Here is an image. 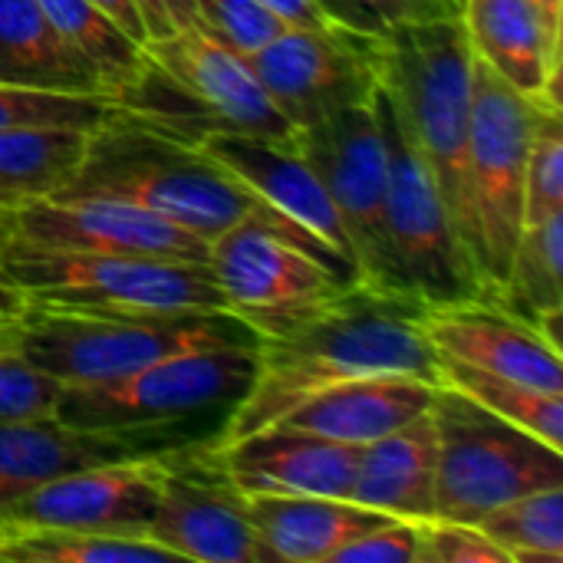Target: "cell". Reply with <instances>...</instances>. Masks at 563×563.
<instances>
[{
	"mask_svg": "<svg viewBox=\"0 0 563 563\" xmlns=\"http://www.w3.org/2000/svg\"><path fill=\"white\" fill-rule=\"evenodd\" d=\"M511 563L563 561V485L511 498L475 521Z\"/></svg>",
	"mask_w": 563,
	"mask_h": 563,
	"instance_id": "obj_31",
	"label": "cell"
},
{
	"mask_svg": "<svg viewBox=\"0 0 563 563\" xmlns=\"http://www.w3.org/2000/svg\"><path fill=\"white\" fill-rule=\"evenodd\" d=\"M439 383L402 373L356 376L320 389L277 426L313 432L346 445H369L432 409Z\"/></svg>",
	"mask_w": 563,
	"mask_h": 563,
	"instance_id": "obj_22",
	"label": "cell"
},
{
	"mask_svg": "<svg viewBox=\"0 0 563 563\" xmlns=\"http://www.w3.org/2000/svg\"><path fill=\"white\" fill-rule=\"evenodd\" d=\"M145 56L218 125L267 139H294L290 122L267 99L247 56L214 36L201 20L148 40Z\"/></svg>",
	"mask_w": 563,
	"mask_h": 563,
	"instance_id": "obj_16",
	"label": "cell"
},
{
	"mask_svg": "<svg viewBox=\"0 0 563 563\" xmlns=\"http://www.w3.org/2000/svg\"><path fill=\"white\" fill-rule=\"evenodd\" d=\"M563 211L538 224H525L505 274V284L488 294L515 317L528 320L548 343L561 346L563 320Z\"/></svg>",
	"mask_w": 563,
	"mask_h": 563,
	"instance_id": "obj_26",
	"label": "cell"
},
{
	"mask_svg": "<svg viewBox=\"0 0 563 563\" xmlns=\"http://www.w3.org/2000/svg\"><path fill=\"white\" fill-rule=\"evenodd\" d=\"M402 373L439 383V353L426 336V303L376 284H346L257 343V376L228 412L211 449L277 426L327 386Z\"/></svg>",
	"mask_w": 563,
	"mask_h": 563,
	"instance_id": "obj_1",
	"label": "cell"
},
{
	"mask_svg": "<svg viewBox=\"0 0 563 563\" xmlns=\"http://www.w3.org/2000/svg\"><path fill=\"white\" fill-rule=\"evenodd\" d=\"M23 307H26V297H23V290L3 274V267H0V323H13L20 313H23Z\"/></svg>",
	"mask_w": 563,
	"mask_h": 563,
	"instance_id": "obj_42",
	"label": "cell"
},
{
	"mask_svg": "<svg viewBox=\"0 0 563 563\" xmlns=\"http://www.w3.org/2000/svg\"><path fill=\"white\" fill-rule=\"evenodd\" d=\"M211 439V435H205ZM195 442L181 432H82L56 416L30 422H0V508L20 498L23 492L82 468L112 459L152 455Z\"/></svg>",
	"mask_w": 563,
	"mask_h": 563,
	"instance_id": "obj_21",
	"label": "cell"
},
{
	"mask_svg": "<svg viewBox=\"0 0 563 563\" xmlns=\"http://www.w3.org/2000/svg\"><path fill=\"white\" fill-rule=\"evenodd\" d=\"M148 538L175 561L274 563L247 518L244 495L224 475L208 439L162 452Z\"/></svg>",
	"mask_w": 563,
	"mask_h": 563,
	"instance_id": "obj_11",
	"label": "cell"
},
{
	"mask_svg": "<svg viewBox=\"0 0 563 563\" xmlns=\"http://www.w3.org/2000/svg\"><path fill=\"white\" fill-rule=\"evenodd\" d=\"M115 109L112 96L40 92L0 82V129L13 125H76L96 129Z\"/></svg>",
	"mask_w": 563,
	"mask_h": 563,
	"instance_id": "obj_32",
	"label": "cell"
},
{
	"mask_svg": "<svg viewBox=\"0 0 563 563\" xmlns=\"http://www.w3.org/2000/svg\"><path fill=\"white\" fill-rule=\"evenodd\" d=\"M317 7L330 23L366 36H383L402 23L462 16V0H317Z\"/></svg>",
	"mask_w": 563,
	"mask_h": 563,
	"instance_id": "obj_34",
	"label": "cell"
},
{
	"mask_svg": "<svg viewBox=\"0 0 563 563\" xmlns=\"http://www.w3.org/2000/svg\"><path fill=\"white\" fill-rule=\"evenodd\" d=\"M541 109V102L521 96L475 59L468 211L472 261L485 284V294H495L505 284L518 234L525 228V165Z\"/></svg>",
	"mask_w": 563,
	"mask_h": 563,
	"instance_id": "obj_9",
	"label": "cell"
},
{
	"mask_svg": "<svg viewBox=\"0 0 563 563\" xmlns=\"http://www.w3.org/2000/svg\"><path fill=\"white\" fill-rule=\"evenodd\" d=\"M257 376V343L172 353L122 379L59 386L56 419L82 432H178L228 419Z\"/></svg>",
	"mask_w": 563,
	"mask_h": 563,
	"instance_id": "obj_5",
	"label": "cell"
},
{
	"mask_svg": "<svg viewBox=\"0 0 563 563\" xmlns=\"http://www.w3.org/2000/svg\"><path fill=\"white\" fill-rule=\"evenodd\" d=\"M63 191L139 205L201 241H214L241 221H264L317 254L340 280L356 284V274L340 257L277 214L257 191L211 162L195 142L168 135L122 109H112L96 129H89L82 162Z\"/></svg>",
	"mask_w": 563,
	"mask_h": 563,
	"instance_id": "obj_2",
	"label": "cell"
},
{
	"mask_svg": "<svg viewBox=\"0 0 563 563\" xmlns=\"http://www.w3.org/2000/svg\"><path fill=\"white\" fill-rule=\"evenodd\" d=\"M208 267L228 310L257 336L274 333L346 287L317 254L264 221H241L208 241Z\"/></svg>",
	"mask_w": 563,
	"mask_h": 563,
	"instance_id": "obj_12",
	"label": "cell"
},
{
	"mask_svg": "<svg viewBox=\"0 0 563 563\" xmlns=\"http://www.w3.org/2000/svg\"><path fill=\"white\" fill-rule=\"evenodd\" d=\"M379 40L383 82L396 99L416 148L432 168L459 238L472 254L468 135L475 56L462 16L402 23L386 30Z\"/></svg>",
	"mask_w": 563,
	"mask_h": 563,
	"instance_id": "obj_4",
	"label": "cell"
},
{
	"mask_svg": "<svg viewBox=\"0 0 563 563\" xmlns=\"http://www.w3.org/2000/svg\"><path fill=\"white\" fill-rule=\"evenodd\" d=\"M244 508L271 561L284 563H330L343 544L389 521L383 511L323 495H244Z\"/></svg>",
	"mask_w": 563,
	"mask_h": 563,
	"instance_id": "obj_24",
	"label": "cell"
},
{
	"mask_svg": "<svg viewBox=\"0 0 563 563\" xmlns=\"http://www.w3.org/2000/svg\"><path fill=\"white\" fill-rule=\"evenodd\" d=\"M195 145L228 168L234 178H241L251 191H257L277 214L303 228L310 238H317L333 257H340L360 280L356 247L353 238L327 195L323 181L310 168V162L300 155L294 139H267L234 129H208L195 139Z\"/></svg>",
	"mask_w": 563,
	"mask_h": 563,
	"instance_id": "obj_17",
	"label": "cell"
},
{
	"mask_svg": "<svg viewBox=\"0 0 563 563\" xmlns=\"http://www.w3.org/2000/svg\"><path fill=\"white\" fill-rule=\"evenodd\" d=\"M162 452L63 472L3 505L0 521L10 528H63L148 538L158 501Z\"/></svg>",
	"mask_w": 563,
	"mask_h": 563,
	"instance_id": "obj_14",
	"label": "cell"
},
{
	"mask_svg": "<svg viewBox=\"0 0 563 563\" xmlns=\"http://www.w3.org/2000/svg\"><path fill=\"white\" fill-rule=\"evenodd\" d=\"M472 56L521 96L561 109V23L534 0H462Z\"/></svg>",
	"mask_w": 563,
	"mask_h": 563,
	"instance_id": "obj_20",
	"label": "cell"
},
{
	"mask_svg": "<svg viewBox=\"0 0 563 563\" xmlns=\"http://www.w3.org/2000/svg\"><path fill=\"white\" fill-rule=\"evenodd\" d=\"M426 336L439 360L563 396L561 346L548 343L528 320L515 317L488 294L426 307Z\"/></svg>",
	"mask_w": 563,
	"mask_h": 563,
	"instance_id": "obj_18",
	"label": "cell"
},
{
	"mask_svg": "<svg viewBox=\"0 0 563 563\" xmlns=\"http://www.w3.org/2000/svg\"><path fill=\"white\" fill-rule=\"evenodd\" d=\"M59 383L23 356L0 350V422H30L56 416Z\"/></svg>",
	"mask_w": 563,
	"mask_h": 563,
	"instance_id": "obj_35",
	"label": "cell"
},
{
	"mask_svg": "<svg viewBox=\"0 0 563 563\" xmlns=\"http://www.w3.org/2000/svg\"><path fill=\"white\" fill-rule=\"evenodd\" d=\"M244 56L294 132L350 106L373 102L383 79V40L330 20L280 26Z\"/></svg>",
	"mask_w": 563,
	"mask_h": 563,
	"instance_id": "obj_10",
	"label": "cell"
},
{
	"mask_svg": "<svg viewBox=\"0 0 563 563\" xmlns=\"http://www.w3.org/2000/svg\"><path fill=\"white\" fill-rule=\"evenodd\" d=\"M198 20L241 53L267 43L284 23L261 0H195Z\"/></svg>",
	"mask_w": 563,
	"mask_h": 563,
	"instance_id": "obj_37",
	"label": "cell"
},
{
	"mask_svg": "<svg viewBox=\"0 0 563 563\" xmlns=\"http://www.w3.org/2000/svg\"><path fill=\"white\" fill-rule=\"evenodd\" d=\"M294 145L310 162L333 198L360 264V280L389 287L386 267V142L376 102L350 106L323 122L294 132ZM393 290V287H389Z\"/></svg>",
	"mask_w": 563,
	"mask_h": 563,
	"instance_id": "obj_13",
	"label": "cell"
},
{
	"mask_svg": "<svg viewBox=\"0 0 563 563\" xmlns=\"http://www.w3.org/2000/svg\"><path fill=\"white\" fill-rule=\"evenodd\" d=\"M416 563H511L508 554L472 521L429 518L419 521Z\"/></svg>",
	"mask_w": 563,
	"mask_h": 563,
	"instance_id": "obj_36",
	"label": "cell"
},
{
	"mask_svg": "<svg viewBox=\"0 0 563 563\" xmlns=\"http://www.w3.org/2000/svg\"><path fill=\"white\" fill-rule=\"evenodd\" d=\"M0 234L63 251L208 261V241H201L198 234L139 205L102 195L56 191L46 198H33L0 214Z\"/></svg>",
	"mask_w": 563,
	"mask_h": 563,
	"instance_id": "obj_15",
	"label": "cell"
},
{
	"mask_svg": "<svg viewBox=\"0 0 563 563\" xmlns=\"http://www.w3.org/2000/svg\"><path fill=\"white\" fill-rule=\"evenodd\" d=\"M534 3H538V7L554 20V23H561L563 26V0H534Z\"/></svg>",
	"mask_w": 563,
	"mask_h": 563,
	"instance_id": "obj_43",
	"label": "cell"
},
{
	"mask_svg": "<svg viewBox=\"0 0 563 563\" xmlns=\"http://www.w3.org/2000/svg\"><path fill=\"white\" fill-rule=\"evenodd\" d=\"M386 142V267L389 287L426 307L459 303L485 294L468 247L459 238L442 188L416 148L386 82L373 96Z\"/></svg>",
	"mask_w": 563,
	"mask_h": 563,
	"instance_id": "obj_6",
	"label": "cell"
},
{
	"mask_svg": "<svg viewBox=\"0 0 563 563\" xmlns=\"http://www.w3.org/2000/svg\"><path fill=\"white\" fill-rule=\"evenodd\" d=\"M99 3L115 16V23H119L132 40H139L142 46L148 43L145 26H142V16H139V10H135V3H132V0H99Z\"/></svg>",
	"mask_w": 563,
	"mask_h": 563,
	"instance_id": "obj_41",
	"label": "cell"
},
{
	"mask_svg": "<svg viewBox=\"0 0 563 563\" xmlns=\"http://www.w3.org/2000/svg\"><path fill=\"white\" fill-rule=\"evenodd\" d=\"M13 346V323H0V350Z\"/></svg>",
	"mask_w": 563,
	"mask_h": 563,
	"instance_id": "obj_44",
	"label": "cell"
},
{
	"mask_svg": "<svg viewBox=\"0 0 563 563\" xmlns=\"http://www.w3.org/2000/svg\"><path fill=\"white\" fill-rule=\"evenodd\" d=\"M419 561V525L389 518L350 544H343L330 563H416Z\"/></svg>",
	"mask_w": 563,
	"mask_h": 563,
	"instance_id": "obj_38",
	"label": "cell"
},
{
	"mask_svg": "<svg viewBox=\"0 0 563 563\" xmlns=\"http://www.w3.org/2000/svg\"><path fill=\"white\" fill-rule=\"evenodd\" d=\"M0 82L40 92L109 96L92 63L36 0H0Z\"/></svg>",
	"mask_w": 563,
	"mask_h": 563,
	"instance_id": "obj_25",
	"label": "cell"
},
{
	"mask_svg": "<svg viewBox=\"0 0 563 563\" xmlns=\"http://www.w3.org/2000/svg\"><path fill=\"white\" fill-rule=\"evenodd\" d=\"M214 455L241 495L350 498L360 445L271 426L224 449H214Z\"/></svg>",
	"mask_w": 563,
	"mask_h": 563,
	"instance_id": "obj_19",
	"label": "cell"
},
{
	"mask_svg": "<svg viewBox=\"0 0 563 563\" xmlns=\"http://www.w3.org/2000/svg\"><path fill=\"white\" fill-rule=\"evenodd\" d=\"M56 30L92 63L109 96L132 82L145 66V46L132 40L99 0H36ZM115 102V99H112Z\"/></svg>",
	"mask_w": 563,
	"mask_h": 563,
	"instance_id": "obj_28",
	"label": "cell"
},
{
	"mask_svg": "<svg viewBox=\"0 0 563 563\" xmlns=\"http://www.w3.org/2000/svg\"><path fill=\"white\" fill-rule=\"evenodd\" d=\"M0 267L36 303L228 310L208 261L63 251L0 234Z\"/></svg>",
	"mask_w": 563,
	"mask_h": 563,
	"instance_id": "obj_7",
	"label": "cell"
},
{
	"mask_svg": "<svg viewBox=\"0 0 563 563\" xmlns=\"http://www.w3.org/2000/svg\"><path fill=\"white\" fill-rule=\"evenodd\" d=\"M563 211V122L561 109L544 106L531 135L525 165V224Z\"/></svg>",
	"mask_w": 563,
	"mask_h": 563,
	"instance_id": "obj_33",
	"label": "cell"
},
{
	"mask_svg": "<svg viewBox=\"0 0 563 563\" xmlns=\"http://www.w3.org/2000/svg\"><path fill=\"white\" fill-rule=\"evenodd\" d=\"M89 129L13 125L0 129V214L56 195L76 175Z\"/></svg>",
	"mask_w": 563,
	"mask_h": 563,
	"instance_id": "obj_27",
	"label": "cell"
},
{
	"mask_svg": "<svg viewBox=\"0 0 563 563\" xmlns=\"http://www.w3.org/2000/svg\"><path fill=\"white\" fill-rule=\"evenodd\" d=\"M435 465L439 439L432 409L402 429L360 445V462L350 488V501L383 511L402 521L435 518Z\"/></svg>",
	"mask_w": 563,
	"mask_h": 563,
	"instance_id": "obj_23",
	"label": "cell"
},
{
	"mask_svg": "<svg viewBox=\"0 0 563 563\" xmlns=\"http://www.w3.org/2000/svg\"><path fill=\"white\" fill-rule=\"evenodd\" d=\"M439 383L465 393L488 412L501 416L505 422L531 432L544 445L563 452V396L558 393H544L518 379L492 376V373H482L452 360H439Z\"/></svg>",
	"mask_w": 563,
	"mask_h": 563,
	"instance_id": "obj_29",
	"label": "cell"
},
{
	"mask_svg": "<svg viewBox=\"0 0 563 563\" xmlns=\"http://www.w3.org/2000/svg\"><path fill=\"white\" fill-rule=\"evenodd\" d=\"M3 538H7V525L0 521V544H3Z\"/></svg>",
	"mask_w": 563,
	"mask_h": 563,
	"instance_id": "obj_45",
	"label": "cell"
},
{
	"mask_svg": "<svg viewBox=\"0 0 563 563\" xmlns=\"http://www.w3.org/2000/svg\"><path fill=\"white\" fill-rule=\"evenodd\" d=\"M132 3L142 16L148 40H158V36H168L188 23H198L195 0H132Z\"/></svg>",
	"mask_w": 563,
	"mask_h": 563,
	"instance_id": "obj_39",
	"label": "cell"
},
{
	"mask_svg": "<svg viewBox=\"0 0 563 563\" xmlns=\"http://www.w3.org/2000/svg\"><path fill=\"white\" fill-rule=\"evenodd\" d=\"M175 561L152 538L63 531V528H10L0 544V563H158Z\"/></svg>",
	"mask_w": 563,
	"mask_h": 563,
	"instance_id": "obj_30",
	"label": "cell"
},
{
	"mask_svg": "<svg viewBox=\"0 0 563 563\" xmlns=\"http://www.w3.org/2000/svg\"><path fill=\"white\" fill-rule=\"evenodd\" d=\"M261 343L231 310H135L26 300L13 320V353L59 386L122 379L172 353Z\"/></svg>",
	"mask_w": 563,
	"mask_h": 563,
	"instance_id": "obj_3",
	"label": "cell"
},
{
	"mask_svg": "<svg viewBox=\"0 0 563 563\" xmlns=\"http://www.w3.org/2000/svg\"><path fill=\"white\" fill-rule=\"evenodd\" d=\"M284 26H310V23H327L320 13L317 0H261Z\"/></svg>",
	"mask_w": 563,
	"mask_h": 563,
	"instance_id": "obj_40",
	"label": "cell"
},
{
	"mask_svg": "<svg viewBox=\"0 0 563 563\" xmlns=\"http://www.w3.org/2000/svg\"><path fill=\"white\" fill-rule=\"evenodd\" d=\"M439 465L435 518L478 521L492 508L563 485V452L439 383L432 399Z\"/></svg>",
	"mask_w": 563,
	"mask_h": 563,
	"instance_id": "obj_8",
	"label": "cell"
}]
</instances>
